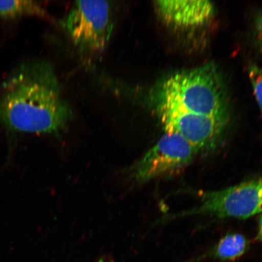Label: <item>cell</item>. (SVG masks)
I'll return each mask as SVG.
<instances>
[{"label":"cell","mask_w":262,"mask_h":262,"mask_svg":"<svg viewBox=\"0 0 262 262\" xmlns=\"http://www.w3.org/2000/svg\"><path fill=\"white\" fill-rule=\"evenodd\" d=\"M48 16L46 10L34 1L14 0L0 1V17L5 19H16L25 16Z\"/></svg>","instance_id":"9"},{"label":"cell","mask_w":262,"mask_h":262,"mask_svg":"<svg viewBox=\"0 0 262 262\" xmlns=\"http://www.w3.org/2000/svg\"><path fill=\"white\" fill-rule=\"evenodd\" d=\"M255 28L258 43L262 50V13L255 19Z\"/></svg>","instance_id":"11"},{"label":"cell","mask_w":262,"mask_h":262,"mask_svg":"<svg viewBox=\"0 0 262 262\" xmlns=\"http://www.w3.org/2000/svg\"><path fill=\"white\" fill-rule=\"evenodd\" d=\"M154 6L163 24L176 31H189L204 27L215 14L214 5L203 0H163L154 2Z\"/></svg>","instance_id":"7"},{"label":"cell","mask_w":262,"mask_h":262,"mask_svg":"<svg viewBox=\"0 0 262 262\" xmlns=\"http://www.w3.org/2000/svg\"><path fill=\"white\" fill-rule=\"evenodd\" d=\"M199 194V205L183 213V215L202 214L244 219L262 213V179Z\"/></svg>","instance_id":"5"},{"label":"cell","mask_w":262,"mask_h":262,"mask_svg":"<svg viewBox=\"0 0 262 262\" xmlns=\"http://www.w3.org/2000/svg\"><path fill=\"white\" fill-rule=\"evenodd\" d=\"M70 112L56 78L44 63H28L11 75L0 90V123L13 133H53Z\"/></svg>","instance_id":"1"},{"label":"cell","mask_w":262,"mask_h":262,"mask_svg":"<svg viewBox=\"0 0 262 262\" xmlns=\"http://www.w3.org/2000/svg\"><path fill=\"white\" fill-rule=\"evenodd\" d=\"M248 75L262 117V68L251 64L248 67Z\"/></svg>","instance_id":"10"},{"label":"cell","mask_w":262,"mask_h":262,"mask_svg":"<svg viewBox=\"0 0 262 262\" xmlns=\"http://www.w3.org/2000/svg\"><path fill=\"white\" fill-rule=\"evenodd\" d=\"M248 248L247 239L239 233L225 235L214 249L213 257L223 261H234L241 257Z\"/></svg>","instance_id":"8"},{"label":"cell","mask_w":262,"mask_h":262,"mask_svg":"<svg viewBox=\"0 0 262 262\" xmlns=\"http://www.w3.org/2000/svg\"><path fill=\"white\" fill-rule=\"evenodd\" d=\"M198 154V150L178 134L166 133L131 167L129 178L142 184L184 168Z\"/></svg>","instance_id":"6"},{"label":"cell","mask_w":262,"mask_h":262,"mask_svg":"<svg viewBox=\"0 0 262 262\" xmlns=\"http://www.w3.org/2000/svg\"><path fill=\"white\" fill-rule=\"evenodd\" d=\"M257 239L262 242V213L258 220V231Z\"/></svg>","instance_id":"12"},{"label":"cell","mask_w":262,"mask_h":262,"mask_svg":"<svg viewBox=\"0 0 262 262\" xmlns=\"http://www.w3.org/2000/svg\"><path fill=\"white\" fill-rule=\"evenodd\" d=\"M153 107L166 133L178 134L198 153L215 148L224 136L228 122L168 104L153 103Z\"/></svg>","instance_id":"4"},{"label":"cell","mask_w":262,"mask_h":262,"mask_svg":"<svg viewBox=\"0 0 262 262\" xmlns=\"http://www.w3.org/2000/svg\"><path fill=\"white\" fill-rule=\"evenodd\" d=\"M153 102L228 121L227 91L212 64L170 75L157 88Z\"/></svg>","instance_id":"2"},{"label":"cell","mask_w":262,"mask_h":262,"mask_svg":"<svg viewBox=\"0 0 262 262\" xmlns=\"http://www.w3.org/2000/svg\"><path fill=\"white\" fill-rule=\"evenodd\" d=\"M64 28L81 53H101L106 47L113 30L109 2H75L65 19Z\"/></svg>","instance_id":"3"}]
</instances>
